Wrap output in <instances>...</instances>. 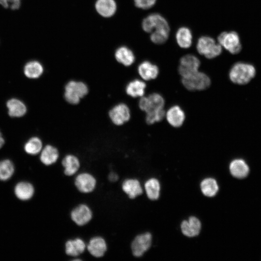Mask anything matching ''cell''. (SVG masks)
<instances>
[{"label": "cell", "instance_id": "11", "mask_svg": "<svg viewBox=\"0 0 261 261\" xmlns=\"http://www.w3.org/2000/svg\"><path fill=\"white\" fill-rule=\"evenodd\" d=\"M96 178L88 173H82L78 174L74 180V185L77 189L83 193L92 192L96 188Z\"/></svg>", "mask_w": 261, "mask_h": 261}, {"label": "cell", "instance_id": "10", "mask_svg": "<svg viewBox=\"0 0 261 261\" xmlns=\"http://www.w3.org/2000/svg\"><path fill=\"white\" fill-rule=\"evenodd\" d=\"M152 236L149 232L137 235L132 241L131 247L132 254L136 257H140L148 250L151 245Z\"/></svg>", "mask_w": 261, "mask_h": 261}, {"label": "cell", "instance_id": "9", "mask_svg": "<svg viewBox=\"0 0 261 261\" xmlns=\"http://www.w3.org/2000/svg\"><path fill=\"white\" fill-rule=\"evenodd\" d=\"M201 65L199 59L192 54H187L180 59L178 71L182 77L188 76L198 71Z\"/></svg>", "mask_w": 261, "mask_h": 261}, {"label": "cell", "instance_id": "30", "mask_svg": "<svg viewBox=\"0 0 261 261\" xmlns=\"http://www.w3.org/2000/svg\"><path fill=\"white\" fill-rule=\"evenodd\" d=\"M201 188L205 196L213 197L218 192V187L214 179L208 178L202 181L201 183Z\"/></svg>", "mask_w": 261, "mask_h": 261}, {"label": "cell", "instance_id": "33", "mask_svg": "<svg viewBox=\"0 0 261 261\" xmlns=\"http://www.w3.org/2000/svg\"><path fill=\"white\" fill-rule=\"evenodd\" d=\"M145 114V122L149 125H152L161 121L165 117V111L162 109Z\"/></svg>", "mask_w": 261, "mask_h": 261}, {"label": "cell", "instance_id": "36", "mask_svg": "<svg viewBox=\"0 0 261 261\" xmlns=\"http://www.w3.org/2000/svg\"><path fill=\"white\" fill-rule=\"evenodd\" d=\"M119 176L115 172H111L108 175V179L111 182H116L118 179Z\"/></svg>", "mask_w": 261, "mask_h": 261}, {"label": "cell", "instance_id": "19", "mask_svg": "<svg viewBox=\"0 0 261 261\" xmlns=\"http://www.w3.org/2000/svg\"><path fill=\"white\" fill-rule=\"evenodd\" d=\"M86 247L85 242L81 238H76L66 242L65 252L70 256L76 257L82 254Z\"/></svg>", "mask_w": 261, "mask_h": 261}, {"label": "cell", "instance_id": "3", "mask_svg": "<svg viewBox=\"0 0 261 261\" xmlns=\"http://www.w3.org/2000/svg\"><path fill=\"white\" fill-rule=\"evenodd\" d=\"M88 91V87L84 82L70 80L64 87V98L69 104L76 105L87 95Z\"/></svg>", "mask_w": 261, "mask_h": 261}, {"label": "cell", "instance_id": "8", "mask_svg": "<svg viewBox=\"0 0 261 261\" xmlns=\"http://www.w3.org/2000/svg\"><path fill=\"white\" fill-rule=\"evenodd\" d=\"M108 115L110 119L114 125L121 126L130 120L131 112L129 107L126 103H119L109 110Z\"/></svg>", "mask_w": 261, "mask_h": 261}, {"label": "cell", "instance_id": "24", "mask_svg": "<svg viewBox=\"0 0 261 261\" xmlns=\"http://www.w3.org/2000/svg\"><path fill=\"white\" fill-rule=\"evenodd\" d=\"M95 8L100 15L109 17L115 13L116 5L114 0H97Z\"/></svg>", "mask_w": 261, "mask_h": 261}, {"label": "cell", "instance_id": "13", "mask_svg": "<svg viewBox=\"0 0 261 261\" xmlns=\"http://www.w3.org/2000/svg\"><path fill=\"white\" fill-rule=\"evenodd\" d=\"M165 117L171 126L179 128L184 123L186 115L183 110L179 106L173 105L165 112Z\"/></svg>", "mask_w": 261, "mask_h": 261}, {"label": "cell", "instance_id": "23", "mask_svg": "<svg viewBox=\"0 0 261 261\" xmlns=\"http://www.w3.org/2000/svg\"><path fill=\"white\" fill-rule=\"evenodd\" d=\"M59 158V152L55 146L48 145L42 149L40 155V160L45 165L55 163Z\"/></svg>", "mask_w": 261, "mask_h": 261}, {"label": "cell", "instance_id": "7", "mask_svg": "<svg viewBox=\"0 0 261 261\" xmlns=\"http://www.w3.org/2000/svg\"><path fill=\"white\" fill-rule=\"evenodd\" d=\"M218 42L232 54H236L241 50V44L238 34L235 31H224L218 37Z\"/></svg>", "mask_w": 261, "mask_h": 261}, {"label": "cell", "instance_id": "16", "mask_svg": "<svg viewBox=\"0 0 261 261\" xmlns=\"http://www.w3.org/2000/svg\"><path fill=\"white\" fill-rule=\"evenodd\" d=\"M229 170L232 175L238 179L246 177L249 173L248 164L242 159L232 160L230 164Z\"/></svg>", "mask_w": 261, "mask_h": 261}, {"label": "cell", "instance_id": "15", "mask_svg": "<svg viewBox=\"0 0 261 261\" xmlns=\"http://www.w3.org/2000/svg\"><path fill=\"white\" fill-rule=\"evenodd\" d=\"M86 248L92 256L101 258L106 252L107 246L104 239L100 236H95L90 239Z\"/></svg>", "mask_w": 261, "mask_h": 261}, {"label": "cell", "instance_id": "1", "mask_svg": "<svg viewBox=\"0 0 261 261\" xmlns=\"http://www.w3.org/2000/svg\"><path fill=\"white\" fill-rule=\"evenodd\" d=\"M143 30L150 33V39L156 44H162L168 40L170 28L168 21L161 14L153 13L145 18L142 23Z\"/></svg>", "mask_w": 261, "mask_h": 261}, {"label": "cell", "instance_id": "18", "mask_svg": "<svg viewBox=\"0 0 261 261\" xmlns=\"http://www.w3.org/2000/svg\"><path fill=\"white\" fill-rule=\"evenodd\" d=\"M146 85L143 80H131L125 87L126 94L132 98H141L145 95Z\"/></svg>", "mask_w": 261, "mask_h": 261}, {"label": "cell", "instance_id": "12", "mask_svg": "<svg viewBox=\"0 0 261 261\" xmlns=\"http://www.w3.org/2000/svg\"><path fill=\"white\" fill-rule=\"evenodd\" d=\"M92 212L88 206L81 204L75 207L71 213V218L76 225L82 226L88 223L92 218Z\"/></svg>", "mask_w": 261, "mask_h": 261}, {"label": "cell", "instance_id": "26", "mask_svg": "<svg viewBox=\"0 0 261 261\" xmlns=\"http://www.w3.org/2000/svg\"><path fill=\"white\" fill-rule=\"evenodd\" d=\"M34 189L33 186L28 182H20L15 187L14 193L16 196L21 200L30 199L33 195Z\"/></svg>", "mask_w": 261, "mask_h": 261}, {"label": "cell", "instance_id": "32", "mask_svg": "<svg viewBox=\"0 0 261 261\" xmlns=\"http://www.w3.org/2000/svg\"><path fill=\"white\" fill-rule=\"evenodd\" d=\"M43 148V143L40 138L34 137L30 138L25 145V151L30 155H36L40 152Z\"/></svg>", "mask_w": 261, "mask_h": 261}, {"label": "cell", "instance_id": "25", "mask_svg": "<svg viewBox=\"0 0 261 261\" xmlns=\"http://www.w3.org/2000/svg\"><path fill=\"white\" fill-rule=\"evenodd\" d=\"M116 60L120 64L125 66L131 65L135 61V56L129 48L122 46L118 48L115 54Z\"/></svg>", "mask_w": 261, "mask_h": 261}, {"label": "cell", "instance_id": "20", "mask_svg": "<svg viewBox=\"0 0 261 261\" xmlns=\"http://www.w3.org/2000/svg\"><path fill=\"white\" fill-rule=\"evenodd\" d=\"M122 189L130 199L135 198L143 193L140 183L135 179L124 180L122 184Z\"/></svg>", "mask_w": 261, "mask_h": 261}, {"label": "cell", "instance_id": "4", "mask_svg": "<svg viewBox=\"0 0 261 261\" xmlns=\"http://www.w3.org/2000/svg\"><path fill=\"white\" fill-rule=\"evenodd\" d=\"M196 49L200 55L206 58L213 59L220 55L222 47L212 37L202 36L197 41Z\"/></svg>", "mask_w": 261, "mask_h": 261}, {"label": "cell", "instance_id": "28", "mask_svg": "<svg viewBox=\"0 0 261 261\" xmlns=\"http://www.w3.org/2000/svg\"><path fill=\"white\" fill-rule=\"evenodd\" d=\"M44 72L43 65L39 61L32 60L28 62L24 66V72L28 78L36 79L42 75Z\"/></svg>", "mask_w": 261, "mask_h": 261}, {"label": "cell", "instance_id": "35", "mask_svg": "<svg viewBox=\"0 0 261 261\" xmlns=\"http://www.w3.org/2000/svg\"><path fill=\"white\" fill-rule=\"evenodd\" d=\"M0 5L4 8L9 7L12 10H16L20 6V0H0Z\"/></svg>", "mask_w": 261, "mask_h": 261}, {"label": "cell", "instance_id": "38", "mask_svg": "<svg viewBox=\"0 0 261 261\" xmlns=\"http://www.w3.org/2000/svg\"><path fill=\"white\" fill-rule=\"evenodd\" d=\"M0 135H1L0 132Z\"/></svg>", "mask_w": 261, "mask_h": 261}, {"label": "cell", "instance_id": "14", "mask_svg": "<svg viewBox=\"0 0 261 261\" xmlns=\"http://www.w3.org/2000/svg\"><path fill=\"white\" fill-rule=\"evenodd\" d=\"M138 73L144 81L156 79L159 74V67L150 61L145 60L141 62L137 68Z\"/></svg>", "mask_w": 261, "mask_h": 261}, {"label": "cell", "instance_id": "5", "mask_svg": "<svg viewBox=\"0 0 261 261\" xmlns=\"http://www.w3.org/2000/svg\"><path fill=\"white\" fill-rule=\"evenodd\" d=\"M184 87L190 91H201L208 88L211 81L209 76L199 71L182 78Z\"/></svg>", "mask_w": 261, "mask_h": 261}, {"label": "cell", "instance_id": "37", "mask_svg": "<svg viewBox=\"0 0 261 261\" xmlns=\"http://www.w3.org/2000/svg\"><path fill=\"white\" fill-rule=\"evenodd\" d=\"M4 143V140L2 137L1 135H0V148L2 146Z\"/></svg>", "mask_w": 261, "mask_h": 261}, {"label": "cell", "instance_id": "6", "mask_svg": "<svg viewBox=\"0 0 261 261\" xmlns=\"http://www.w3.org/2000/svg\"><path fill=\"white\" fill-rule=\"evenodd\" d=\"M140 98L139 107L145 114L164 109L165 100L162 96L158 93H152Z\"/></svg>", "mask_w": 261, "mask_h": 261}, {"label": "cell", "instance_id": "17", "mask_svg": "<svg viewBox=\"0 0 261 261\" xmlns=\"http://www.w3.org/2000/svg\"><path fill=\"white\" fill-rule=\"evenodd\" d=\"M181 229L184 235L190 237H194L199 234L201 223L197 218L191 217L188 220H184L182 222Z\"/></svg>", "mask_w": 261, "mask_h": 261}, {"label": "cell", "instance_id": "29", "mask_svg": "<svg viewBox=\"0 0 261 261\" xmlns=\"http://www.w3.org/2000/svg\"><path fill=\"white\" fill-rule=\"evenodd\" d=\"M145 189L149 199L155 200L159 198L160 185L156 179L151 178L146 181L145 184Z\"/></svg>", "mask_w": 261, "mask_h": 261}, {"label": "cell", "instance_id": "27", "mask_svg": "<svg viewBox=\"0 0 261 261\" xmlns=\"http://www.w3.org/2000/svg\"><path fill=\"white\" fill-rule=\"evenodd\" d=\"M8 114L11 117H20L27 112V108L24 103L16 99L9 100L7 102Z\"/></svg>", "mask_w": 261, "mask_h": 261}, {"label": "cell", "instance_id": "2", "mask_svg": "<svg viewBox=\"0 0 261 261\" xmlns=\"http://www.w3.org/2000/svg\"><path fill=\"white\" fill-rule=\"evenodd\" d=\"M255 74L256 70L252 65L239 62L232 66L229 73V77L232 83L243 85L249 83Z\"/></svg>", "mask_w": 261, "mask_h": 261}, {"label": "cell", "instance_id": "21", "mask_svg": "<svg viewBox=\"0 0 261 261\" xmlns=\"http://www.w3.org/2000/svg\"><path fill=\"white\" fill-rule=\"evenodd\" d=\"M62 165L64 168V174L68 176H72L79 170L80 162L77 156L68 154L63 159Z\"/></svg>", "mask_w": 261, "mask_h": 261}, {"label": "cell", "instance_id": "22", "mask_svg": "<svg viewBox=\"0 0 261 261\" xmlns=\"http://www.w3.org/2000/svg\"><path fill=\"white\" fill-rule=\"evenodd\" d=\"M192 34L190 29L186 27L179 28L175 33L177 44L182 48H189L192 44Z\"/></svg>", "mask_w": 261, "mask_h": 261}, {"label": "cell", "instance_id": "31", "mask_svg": "<svg viewBox=\"0 0 261 261\" xmlns=\"http://www.w3.org/2000/svg\"><path fill=\"white\" fill-rule=\"evenodd\" d=\"M14 166L9 160L0 161V180L6 181L10 179L14 173Z\"/></svg>", "mask_w": 261, "mask_h": 261}, {"label": "cell", "instance_id": "34", "mask_svg": "<svg viewBox=\"0 0 261 261\" xmlns=\"http://www.w3.org/2000/svg\"><path fill=\"white\" fill-rule=\"evenodd\" d=\"M157 0H134L135 6L140 9L146 10L152 8Z\"/></svg>", "mask_w": 261, "mask_h": 261}]
</instances>
